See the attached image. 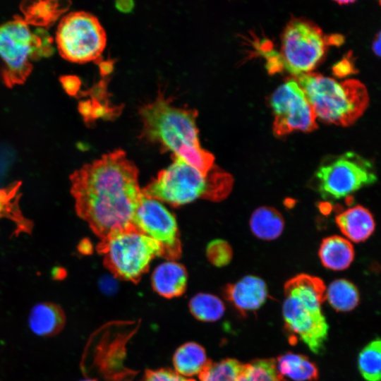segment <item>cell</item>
<instances>
[{
    "instance_id": "cell-1",
    "label": "cell",
    "mask_w": 381,
    "mask_h": 381,
    "mask_svg": "<svg viewBox=\"0 0 381 381\" xmlns=\"http://www.w3.org/2000/svg\"><path fill=\"white\" fill-rule=\"evenodd\" d=\"M77 215L105 239L132 226L143 197L138 169L121 150L102 155L70 176Z\"/></svg>"
},
{
    "instance_id": "cell-2",
    "label": "cell",
    "mask_w": 381,
    "mask_h": 381,
    "mask_svg": "<svg viewBox=\"0 0 381 381\" xmlns=\"http://www.w3.org/2000/svg\"><path fill=\"white\" fill-rule=\"evenodd\" d=\"M139 115L142 135L148 140L159 144L205 175L214 168L213 155L200 144L195 109L174 106L159 92L155 100L140 108Z\"/></svg>"
},
{
    "instance_id": "cell-3",
    "label": "cell",
    "mask_w": 381,
    "mask_h": 381,
    "mask_svg": "<svg viewBox=\"0 0 381 381\" xmlns=\"http://www.w3.org/2000/svg\"><path fill=\"white\" fill-rule=\"evenodd\" d=\"M232 186L231 176L215 166L205 175L174 157L173 162L161 170L142 192L148 197L178 207L198 198L219 201L229 195Z\"/></svg>"
},
{
    "instance_id": "cell-4",
    "label": "cell",
    "mask_w": 381,
    "mask_h": 381,
    "mask_svg": "<svg viewBox=\"0 0 381 381\" xmlns=\"http://www.w3.org/2000/svg\"><path fill=\"white\" fill-rule=\"evenodd\" d=\"M326 287L319 277L299 274L284 284L282 314L286 329L320 353L327 339L328 325L321 310Z\"/></svg>"
},
{
    "instance_id": "cell-5",
    "label": "cell",
    "mask_w": 381,
    "mask_h": 381,
    "mask_svg": "<svg viewBox=\"0 0 381 381\" xmlns=\"http://www.w3.org/2000/svg\"><path fill=\"white\" fill-rule=\"evenodd\" d=\"M294 78L316 117L323 122L348 126L353 124L368 107L367 89L358 80L338 82L312 72Z\"/></svg>"
},
{
    "instance_id": "cell-6",
    "label": "cell",
    "mask_w": 381,
    "mask_h": 381,
    "mask_svg": "<svg viewBox=\"0 0 381 381\" xmlns=\"http://www.w3.org/2000/svg\"><path fill=\"white\" fill-rule=\"evenodd\" d=\"M104 265L119 279L138 283L152 259L162 257L159 243L135 226L114 232L97 246Z\"/></svg>"
},
{
    "instance_id": "cell-7",
    "label": "cell",
    "mask_w": 381,
    "mask_h": 381,
    "mask_svg": "<svg viewBox=\"0 0 381 381\" xmlns=\"http://www.w3.org/2000/svg\"><path fill=\"white\" fill-rule=\"evenodd\" d=\"M343 41L341 35H325L308 19L292 18L281 36V63L294 77L310 73L322 60L329 45L341 44Z\"/></svg>"
},
{
    "instance_id": "cell-8",
    "label": "cell",
    "mask_w": 381,
    "mask_h": 381,
    "mask_svg": "<svg viewBox=\"0 0 381 381\" xmlns=\"http://www.w3.org/2000/svg\"><path fill=\"white\" fill-rule=\"evenodd\" d=\"M377 180L372 162L354 152L325 157L313 176L312 186L323 199L347 198Z\"/></svg>"
},
{
    "instance_id": "cell-9",
    "label": "cell",
    "mask_w": 381,
    "mask_h": 381,
    "mask_svg": "<svg viewBox=\"0 0 381 381\" xmlns=\"http://www.w3.org/2000/svg\"><path fill=\"white\" fill-rule=\"evenodd\" d=\"M49 38L31 31L28 23L16 18L0 25V59L8 85L22 83L31 71V61L49 52Z\"/></svg>"
},
{
    "instance_id": "cell-10",
    "label": "cell",
    "mask_w": 381,
    "mask_h": 381,
    "mask_svg": "<svg viewBox=\"0 0 381 381\" xmlns=\"http://www.w3.org/2000/svg\"><path fill=\"white\" fill-rule=\"evenodd\" d=\"M107 42L105 31L94 15L72 12L60 21L56 43L61 55L68 61L85 63L99 59Z\"/></svg>"
},
{
    "instance_id": "cell-11",
    "label": "cell",
    "mask_w": 381,
    "mask_h": 381,
    "mask_svg": "<svg viewBox=\"0 0 381 381\" xmlns=\"http://www.w3.org/2000/svg\"><path fill=\"white\" fill-rule=\"evenodd\" d=\"M273 133L281 138L294 131L311 132L318 128L316 115L296 80L291 78L272 93Z\"/></svg>"
},
{
    "instance_id": "cell-12",
    "label": "cell",
    "mask_w": 381,
    "mask_h": 381,
    "mask_svg": "<svg viewBox=\"0 0 381 381\" xmlns=\"http://www.w3.org/2000/svg\"><path fill=\"white\" fill-rule=\"evenodd\" d=\"M133 224L141 232L156 241L167 260L181 255V243L174 215L159 200L143 193Z\"/></svg>"
},
{
    "instance_id": "cell-13",
    "label": "cell",
    "mask_w": 381,
    "mask_h": 381,
    "mask_svg": "<svg viewBox=\"0 0 381 381\" xmlns=\"http://www.w3.org/2000/svg\"><path fill=\"white\" fill-rule=\"evenodd\" d=\"M225 296L242 313L260 308L267 298V287L263 279L247 275L238 282L229 284Z\"/></svg>"
},
{
    "instance_id": "cell-14",
    "label": "cell",
    "mask_w": 381,
    "mask_h": 381,
    "mask_svg": "<svg viewBox=\"0 0 381 381\" xmlns=\"http://www.w3.org/2000/svg\"><path fill=\"white\" fill-rule=\"evenodd\" d=\"M335 222L346 238L354 243L366 241L375 229V222L372 213L360 205L340 212L336 216Z\"/></svg>"
},
{
    "instance_id": "cell-15",
    "label": "cell",
    "mask_w": 381,
    "mask_h": 381,
    "mask_svg": "<svg viewBox=\"0 0 381 381\" xmlns=\"http://www.w3.org/2000/svg\"><path fill=\"white\" fill-rule=\"evenodd\" d=\"M152 286L159 295L171 298L181 296L186 289L188 273L185 267L174 260L159 264L152 274Z\"/></svg>"
},
{
    "instance_id": "cell-16",
    "label": "cell",
    "mask_w": 381,
    "mask_h": 381,
    "mask_svg": "<svg viewBox=\"0 0 381 381\" xmlns=\"http://www.w3.org/2000/svg\"><path fill=\"white\" fill-rule=\"evenodd\" d=\"M28 322L33 333L41 337H52L59 334L66 324L63 308L52 302H42L32 308Z\"/></svg>"
},
{
    "instance_id": "cell-17",
    "label": "cell",
    "mask_w": 381,
    "mask_h": 381,
    "mask_svg": "<svg viewBox=\"0 0 381 381\" xmlns=\"http://www.w3.org/2000/svg\"><path fill=\"white\" fill-rule=\"evenodd\" d=\"M322 265L331 270L347 269L354 260L353 245L346 238L333 235L322 239L318 252Z\"/></svg>"
},
{
    "instance_id": "cell-18",
    "label": "cell",
    "mask_w": 381,
    "mask_h": 381,
    "mask_svg": "<svg viewBox=\"0 0 381 381\" xmlns=\"http://www.w3.org/2000/svg\"><path fill=\"white\" fill-rule=\"evenodd\" d=\"M249 226L253 234L264 241H272L281 236L284 229V219L274 207L262 206L253 211Z\"/></svg>"
},
{
    "instance_id": "cell-19",
    "label": "cell",
    "mask_w": 381,
    "mask_h": 381,
    "mask_svg": "<svg viewBox=\"0 0 381 381\" xmlns=\"http://www.w3.org/2000/svg\"><path fill=\"white\" fill-rule=\"evenodd\" d=\"M276 366L281 375L295 381H315L318 378L317 366L303 355L286 353L277 358Z\"/></svg>"
},
{
    "instance_id": "cell-20",
    "label": "cell",
    "mask_w": 381,
    "mask_h": 381,
    "mask_svg": "<svg viewBox=\"0 0 381 381\" xmlns=\"http://www.w3.org/2000/svg\"><path fill=\"white\" fill-rule=\"evenodd\" d=\"M208 361L204 348L195 342L181 346L173 357L176 372L182 376L198 375Z\"/></svg>"
},
{
    "instance_id": "cell-21",
    "label": "cell",
    "mask_w": 381,
    "mask_h": 381,
    "mask_svg": "<svg viewBox=\"0 0 381 381\" xmlns=\"http://www.w3.org/2000/svg\"><path fill=\"white\" fill-rule=\"evenodd\" d=\"M325 299L337 311L347 312L354 309L359 303V293L351 282L339 279L326 289Z\"/></svg>"
},
{
    "instance_id": "cell-22",
    "label": "cell",
    "mask_w": 381,
    "mask_h": 381,
    "mask_svg": "<svg viewBox=\"0 0 381 381\" xmlns=\"http://www.w3.org/2000/svg\"><path fill=\"white\" fill-rule=\"evenodd\" d=\"M189 309L196 319L203 322L217 321L225 311L224 304L219 298L205 293L194 296L189 302Z\"/></svg>"
},
{
    "instance_id": "cell-23",
    "label": "cell",
    "mask_w": 381,
    "mask_h": 381,
    "mask_svg": "<svg viewBox=\"0 0 381 381\" xmlns=\"http://www.w3.org/2000/svg\"><path fill=\"white\" fill-rule=\"evenodd\" d=\"M236 381H286L277 371L274 359H257L242 365Z\"/></svg>"
},
{
    "instance_id": "cell-24",
    "label": "cell",
    "mask_w": 381,
    "mask_h": 381,
    "mask_svg": "<svg viewBox=\"0 0 381 381\" xmlns=\"http://www.w3.org/2000/svg\"><path fill=\"white\" fill-rule=\"evenodd\" d=\"M359 371L367 381H380L381 378V342L375 339L367 344L360 352L358 359Z\"/></svg>"
},
{
    "instance_id": "cell-25",
    "label": "cell",
    "mask_w": 381,
    "mask_h": 381,
    "mask_svg": "<svg viewBox=\"0 0 381 381\" xmlns=\"http://www.w3.org/2000/svg\"><path fill=\"white\" fill-rule=\"evenodd\" d=\"M242 365L233 358H226L218 363L209 360L198 375L200 381H236Z\"/></svg>"
},
{
    "instance_id": "cell-26",
    "label": "cell",
    "mask_w": 381,
    "mask_h": 381,
    "mask_svg": "<svg viewBox=\"0 0 381 381\" xmlns=\"http://www.w3.org/2000/svg\"><path fill=\"white\" fill-rule=\"evenodd\" d=\"M59 2L40 1L28 5L25 9L27 23L35 25H47L54 21L64 11Z\"/></svg>"
},
{
    "instance_id": "cell-27",
    "label": "cell",
    "mask_w": 381,
    "mask_h": 381,
    "mask_svg": "<svg viewBox=\"0 0 381 381\" xmlns=\"http://www.w3.org/2000/svg\"><path fill=\"white\" fill-rule=\"evenodd\" d=\"M206 256L213 265L219 267L226 266L231 262L233 251L227 241L222 239H215L207 244Z\"/></svg>"
},
{
    "instance_id": "cell-28",
    "label": "cell",
    "mask_w": 381,
    "mask_h": 381,
    "mask_svg": "<svg viewBox=\"0 0 381 381\" xmlns=\"http://www.w3.org/2000/svg\"><path fill=\"white\" fill-rule=\"evenodd\" d=\"M141 381H195L169 369L147 370Z\"/></svg>"
},
{
    "instance_id": "cell-29",
    "label": "cell",
    "mask_w": 381,
    "mask_h": 381,
    "mask_svg": "<svg viewBox=\"0 0 381 381\" xmlns=\"http://www.w3.org/2000/svg\"><path fill=\"white\" fill-rule=\"evenodd\" d=\"M65 90L70 95H75L80 89V81L75 76H66L61 79Z\"/></svg>"
},
{
    "instance_id": "cell-30",
    "label": "cell",
    "mask_w": 381,
    "mask_h": 381,
    "mask_svg": "<svg viewBox=\"0 0 381 381\" xmlns=\"http://www.w3.org/2000/svg\"><path fill=\"white\" fill-rule=\"evenodd\" d=\"M334 72L336 75L340 76L345 75L348 74L351 70V66L349 65V62L347 61H342L338 63L334 67Z\"/></svg>"
},
{
    "instance_id": "cell-31",
    "label": "cell",
    "mask_w": 381,
    "mask_h": 381,
    "mask_svg": "<svg viewBox=\"0 0 381 381\" xmlns=\"http://www.w3.org/2000/svg\"><path fill=\"white\" fill-rule=\"evenodd\" d=\"M134 6V3L133 1H117L116 2V8L121 12H130L133 10Z\"/></svg>"
},
{
    "instance_id": "cell-32",
    "label": "cell",
    "mask_w": 381,
    "mask_h": 381,
    "mask_svg": "<svg viewBox=\"0 0 381 381\" xmlns=\"http://www.w3.org/2000/svg\"><path fill=\"white\" fill-rule=\"evenodd\" d=\"M78 250L82 253L89 254L92 250V246L87 239H83L78 246Z\"/></svg>"
},
{
    "instance_id": "cell-33",
    "label": "cell",
    "mask_w": 381,
    "mask_h": 381,
    "mask_svg": "<svg viewBox=\"0 0 381 381\" xmlns=\"http://www.w3.org/2000/svg\"><path fill=\"white\" fill-rule=\"evenodd\" d=\"M99 69L102 74H109L113 70V64L109 61L101 62L99 64Z\"/></svg>"
},
{
    "instance_id": "cell-34",
    "label": "cell",
    "mask_w": 381,
    "mask_h": 381,
    "mask_svg": "<svg viewBox=\"0 0 381 381\" xmlns=\"http://www.w3.org/2000/svg\"><path fill=\"white\" fill-rule=\"evenodd\" d=\"M372 49L377 56H380V32H379L372 43Z\"/></svg>"
},
{
    "instance_id": "cell-35",
    "label": "cell",
    "mask_w": 381,
    "mask_h": 381,
    "mask_svg": "<svg viewBox=\"0 0 381 381\" xmlns=\"http://www.w3.org/2000/svg\"><path fill=\"white\" fill-rule=\"evenodd\" d=\"M353 2H354L353 1H337V3L339 4V5L348 4L353 3Z\"/></svg>"
},
{
    "instance_id": "cell-36",
    "label": "cell",
    "mask_w": 381,
    "mask_h": 381,
    "mask_svg": "<svg viewBox=\"0 0 381 381\" xmlns=\"http://www.w3.org/2000/svg\"><path fill=\"white\" fill-rule=\"evenodd\" d=\"M81 381H97V380H93V379H87V380H81Z\"/></svg>"
}]
</instances>
